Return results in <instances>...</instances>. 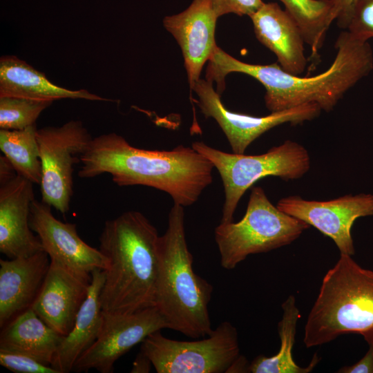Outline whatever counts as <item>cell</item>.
Instances as JSON below:
<instances>
[{
  "label": "cell",
  "instance_id": "ffe728a7",
  "mask_svg": "<svg viewBox=\"0 0 373 373\" xmlns=\"http://www.w3.org/2000/svg\"><path fill=\"white\" fill-rule=\"evenodd\" d=\"M0 96L52 102L65 98L108 101L84 89L71 90L54 84L44 73L15 56L0 59Z\"/></svg>",
  "mask_w": 373,
  "mask_h": 373
},
{
  "label": "cell",
  "instance_id": "7a4b0ae2",
  "mask_svg": "<svg viewBox=\"0 0 373 373\" xmlns=\"http://www.w3.org/2000/svg\"><path fill=\"white\" fill-rule=\"evenodd\" d=\"M78 176L108 173L119 186L143 185L167 193L174 204H194L213 181V164L192 146L171 151L146 150L131 145L115 133L92 139L81 156Z\"/></svg>",
  "mask_w": 373,
  "mask_h": 373
},
{
  "label": "cell",
  "instance_id": "7402d4cb",
  "mask_svg": "<svg viewBox=\"0 0 373 373\" xmlns=\"http://www.w3.org/2000/svg\"><path fill=\"white\" fill-rule=\"evenodd\" d=\"M282 309L283 310L282 318L278 325L280 339L279 351L269 357L258 356L249 363L248 372L309 373L319 362L320 358L315 354L307 367H300L295 363L292 356V350L295 342L296 325L300 314L293 295L289 296L285 300L282 304Z\"/></svg>",
  "mask_w": 373,
  "mask_h": 373
},
{
  "label": "cell",
  "instance_id": "d6986e66",
  "mask_svg": "<svg viewBox=\"0 0 373 373\" xmlns=\"http://www.w3.org/2000/svg\"><path fill=\"white\" fill-rule=\"evenodd\" d=\"M104 280V269H96L91 272L88 295L77 314L72 329L64 336L51 363V366L59 373L73 371L77 359L98 337L103 321L100 295Z\"/></svg>",
  "mask_w": 373,
  "mask_h": 373
},
{
  "label": "cell",
  "instance_id": "44dd1931",
  "mask_svg": "<svg viewBox=\"0 0 373 373\" xmlns=\"http://www.w3.org/2000/svg\"><path fill=\"white\" fill-rule=\"evenodd\" d=\"M0 350L22 354L51 365L64 336L46 324L30 308L1 328Z\"/></svg>",
  "mask_w": 373,
  "mask_h": 373
},
{
  "label": "cell",
  "instance_id": "6da1fadb",
  "mask_svg": "<svg viewBox=\"0 0 373 373\" xmlns=\"http://www.w3.org/2000/svg\"><path fill=\"white\" fill-rule=\"evenodd\" d=\"M335 48L336 57L327 70L317 75L300 77L286 72L277 63H245L216 46L208 61L206 79L216 82L220 95L229 73H245L264 86L265 106L271 113L306 104H316L321 110L329 112L373 69V51L368 41L343 31L338 37Z\"/></svg>",
  "mask_w": 373,
  "mask_h": 373
},
{
  "label": "cell",
  "instance_id": "5bb4252c",
  "mask_svg": "<svg viewBox=\"0 0 373 373\" xmlns=\"http://www.w3.org/2000/svg\"><path fill=\"white\" fill-rule=\"evenodd\" d=\"M91 274L76 271L50 260L48 271L32 309L49 327L66 336L85 300Z\"/></svg>",
  "mask_w": 373,
  "mask_h": 373
},
{
  "label": "cell",
  "instance_id": "8992f818",
  "mask_svg": "<svg viewBox=\"0 0 373 373\" xmlns=\"http://www.w3.org/2000/svg\"><path fill=\"white\" fill-rule=\"evenodd\" d=\"M309 227L275 207L262 187L253 186L243 218L215 229L221 266L233 269L251 254L287 245Z\"/></svg>",
  "mask_w": 373,
  "mask_h": 373
},
{
  "label": "cell",
  "instance_id": "ba28073f",
  "mask_svg": "<svg viewBox=\"0 0 373 373\" xmlns=\"http://www.w3.org/2000/svg\"><path fill=\"white\" fill-rule=\"evenodd\" d=\"M140 352L157 373H226L240 356L237 329L229 321L194 341L173 340L157 330L143 340Z\"/></svg>",
  "mask_w": 373,
  "mask_h": 373
},
{
  "label": "cell",
  "instance_id": "484cf974",
  "mask_svg": "<svg viewBox=\"0 0 373 373\" xmlns=\"http://www.w3.org/2000/svg\"><path fill=\"white\" fill-rule=\"evenodd\" d=\"M346 29L363 41L373 37V0L354 1Z\"/></svg>",
  "mask_w": 373,
  "mask_h": 373
},
{
  "label": "cell",
  "instance_id": "83f0119b",
  "mask_svg": "<svg viewBox=\"0 0 373 373\" xmlns=\"http://www.w3.org/2000/svg\"><path fill=\"white\" fill-rule=\"evenodd\" d=\"M218 17L227 14L250 16L264 3L262 0H211Z\"/></svg>",
  "mask_w": 373,
  "mask_h": 373
},
{
  "label": "cell",
  "instance_id": "9a60e30c",
  "mask_svg": "<svg viewBox=\"0 0 373 373\" xmlns=\"http://www.w3.org/2000/svg\"><path fill=\"white\" fill-rule=\"evenodd\" d=\"M217 16L211 0H193L184 11L163 19V25L179 44L192 90L216 44Z\"/></svg>",
  "mask_w": 373,
  "mask_h": 373
},
{
  "label": "cell",
  "instance_id": "8fae6325",
  "mask_svg": "<svg viewBox=\"0 0 373 373\" xmlns=\"http://www.w3.org/2000/svg\"><path fill=\"white\" fill-rule=\"evenodd\" d=\"M164 328L166 323L155 307L128 314L103 312L97 338L77 359L73 371L87 372L95 369L101 373H112L119 358L150 334Z\"/></svg>",
  "mask_w": 373,
  "mask_h": 373
},
{
  "label": "cell",
  "instance_id": "d6a6232c",
  "mask_svg": "<svg viewBox=\"0 0 373 373\" xmlns=\"http://www.w3.org/2000/svg\"><path fill=\"white\" fill-rule=\"evenodd\" d=\"M249 365V364L247 363L246 358L240 355L232 364L227 372H248Z\"/></svg>",
  "mask_w": 373,
  "mask_h": 373
},
{
  "label": "cell",
  "instance_id": "30bf717a",
  "mask_svg": "<svg viewBox=\"0 0 373 373\" xmlns=\"http://www.w3.org/2000/svg\"><path fill=\"white\" fill-rule=\"evenodd\" d=\"M198 97L196 102L206 118L213 117L225 134L232 151L244 154L248 146L261 135L278 125H296L318 117L321 108L316 104H306L273 112L263 117L238 113L228 110L213 82L199 79L192 88Z\"/></svg>",
  "mask_w": 373,
  "mask_h": 373
},
{
  "label": "cell",
  "instance_id": "e0dca14e",
  "mask_svg": "<svg viewBox=\"0 0 373 373\" xmlns=\"http://www.w3.org/2000/svg\"><path fill=\"white\" fill-rule=\"evenodd\" d=\"M45 251L27 257L0 260V327L32 307L48 271Z\"/></svg>",
  "mask_w": 373,
  "mask_h": 373
},
{
  "label": "cell",
  "instance_id": "2e32d148",
  "mask_svg": "<svg viewBox=\"0 0 373 373\" xmlns=\"http://www.w3.org/2000/svg\"><path fill=\"white\" fill-rule=\"evenodd\" d=\"M33 183L17 175L0 185V251L8 258L27 257L44 251L32 232L30 213L35 200Z\"/></svg>",
  "mask_w": 373,
  "mask_h": 373
},
{
  "label": "cell",
  "instance_id": "603a6c76",
  "mask_svg": "<svg viewBox=\"0 0 373 373\" xmlns=\"http://www.w3.org/2000/svg\"><path fill=\"white\" fill-rule=\"evenodd\" d=\"M300 30L312 57L321 48L326 33L336 19V0H279Z\"/></svg>",
  "mask_w": 373,
  "mask_h": 373
},
{
  "label": "cell",
  "instance_id": "1f68e13d",
  "mask_svg": "<svg viewBox=\"0 0 373 373\" xmlns=\"http://www.w3.org/2000/svg\"><path fill=\"white\" fill-rule=\"evenodd\" d=\"M152 363L149 358L142 352L137 355L133 363L131 370L132 373H146L149 372Z\"/></svg>",
  "mask_w": 373,
  "mask_h": 373
},
{
  "label": "cell",
  "instance_id": "ac0fdd59",
  "mask_svg": "<svg viewBox=\"0 0 373 373\" xmlns=\"http://www.w3.org/2000/svg\"><path fill=\"white\" fill-rule=\"evenodd\" d=\"M258 40L277 57L286 72L300 75L307 66L305 41L294 19L277 3H265L249 16Z\"/></svg>",
  "mask_w": 373,
  "mask_h": 373
},
{
  "label": "cell",
  "instance_id": "52a82bcc",
  "mask_svg": "<svg viewBox=\"0 0 373 373\" xmlns=\"http://www.w3.org/2000/svg\"><path fill=\"white\" fill-rule=\"evenodd\" d=\"M191 146L213 164L222 178L224 201L221 223L233 221L240 198L260 179L267 176L287 181L298 179L311 165L307 149L291 140L257 155L226 153L200 141L193 142Z\"/></svg>",
  "mask_w": 373,
  "mask_h": 373
},
{
  "label": "cell",
  "instance_id": "4dcf8cb0",
  "mask_svg": "<svg viewBox=\"0 0 373 373\" xmlns=\"http://www.w3.org/2000/svg\"><path fill=\"white\" fill-rule=\"evenodd\" d=\"M17 175L9 160L3 155L0 157V185L8 182Z\"/></svg>",
  "mask_w": 373,
  "mask_h": 373
},
{
  "label": "cell",
  "instance_id": "f546056e",
  "mask_svg": "<svg viewBox=\"0 0 373 373\" xmlns=\"http://www.w3.org/2000/svg\"><path fill=\"white\" fill-rule=\"evenodd\" d=\"M355 0H336L338 26L346 29L350 15Z\"/></svg>",
  "mask_w": 373,
  "mask_h": 373
},
{
  "label": "cell",
  "instance_id": "f1b7e54d",
  "mask_svg": "<svg viewBox=\"0 0 373 373\" xmlns=\"http://www.w3.org/2000/svg\"><path fill=\"white\" fill-rule=\"evenodd\" d=\"M337 372L339 373H373V346L365 355L357 363L341 367Z\"/></svg>",
  "mask_w": 373,
  "mask_h": 373
},
{
  "label": "cell",
  "instance_id": "3957f363",
  "mask_svg": "<svg viewBox=\"0 0 373 373\" xmlns=\"http://www.w3.org/2000/svg\"><path fill=\"white\" fill-rule=\"evenodd\" d=\"M159 238L156 228L138 211L105 222L99 247L108 260L100 295L103 312L128 314L155 307Z\"/></svg>",
  "mask_w": 373,
  "mask_h": 373
},
{
  "label": "cell",
  "instance_id": "4316f807",
  "mask_svg": "<svg viewBox=\"0 0 373 373\" xmlns=\"http://www.w3.org/2000/svg\"><path fill=\"white\" fill-rule=\"evenodd\" d=\"M0 365L15 373H59L32 357L3 350H0Z\"/></svg>",
  "mask_w": 373,
  "mask_h": 373
},
{
  "label": "cell",
  "instance_id": "4fadbf2b",
  "mask_svg": "<svg viewBox=\"0 0 373 373\" xmlns=\"http://www.w3.org/2000/svg\"><path fill=\"white\" fill-rule=\"evenodd\" d=\"M30 225L50 260L84 274L107 269L108 260L99 249L90 247L79 236L75 224L57 219L50 205L35 199L30 207Z\"/></svg>",
  "mask_w": 373,
  "mask_h": 373
},
{
  "label": "cell",
  "instance_id": "7c38bea8",
  "mask_svg": "<svg viewBox=\"0 0 373 373\" xmlns=\"http://www.w3.org/2000/svg\"><path fill=\"white\" fill-rule=\"evenodd\" d=\"M276 207L332 239L341 254L352 256L355 251L352 227L357 218L373 216V194H350L327 201L292 195L281 198Z\"/></svg>",
  "mask_w": 373,
  "mask_h": 373
},
{
  "label": "cell",
  "instance_id": "cb8c5ba5",
  "mask_svg": "<svg viewBox=\"0 0 373 373\" xmlns=\"http://www.w3.org/2000/svg\"><path fill=\"white\" fill-rule=\"evenodd\" d=\"M35 124L21 130L0 131V149L17 175L40 184L41 164Z\"/></svg>",
  "mask_w": 373,
  "mask_h": 373
},
{
  "label": "cell",
  "instance_id": "d4e9b609",
  "mask_svg": "<svg viewBox=\"0 0 373 373\" xmlns=\"http://www.w3.org/2000/svg\"><path fill=\"white\" fill-rule=\"evenodd\" d=\"M53 102L21 97L0 96V128L21 130L35 124L41 113Z\"/></svg>",
  "mask_w": 373,
  "mask_h": 373
},
{
  "label": "cell",
  "instance_id": "277c9868",
  "mask_svg": "<svg viewBox=\"0 0 373 373\" xmlns=\"http://www.w3.org/2000/svg\"><path fill=\"white\" fill-rule=\"evenodd\" d=\"M212 285L193 268V256L186 243L184 207L174 204L168 226L159 238V268L155 307L167 328L193 338L213 331L209 313Z\"/></svg>",
  "mask_w": 373,
  "mask_h": 373
},
{
  "label": "cell",
  "instance_id": "5b68a950",
  "mask_svg": "<svg viewBox=\"0 0 373 373\" xmlns=\"http://www.w3.org/2000/svg\"><path fill=\"white\" fill-rule=\"evenodd\" d=\"M341 254L324 276L308 314L303 342L307 347L355 333L373 346V271Z\"/></svg>",
  "mask_w": 373,
  "mask_h": 373
},
{
  "label": "cell",
  "instance_id": "9c48e42d",
  "mask_svg": "<svg viewBox=\"0 0 373 373\" xmlns=\"http://www.w3.org/2000/svg\"><path fill=\"white\" fill-rule=\"evenodd\" d=\"M92 139L80 121L37 131L41 164V201L63 215L70 209L74 166L81 162V156Z\"/></svg>",
  "mask_w": 373,
  "mask_h": 373
}]
</instances>
